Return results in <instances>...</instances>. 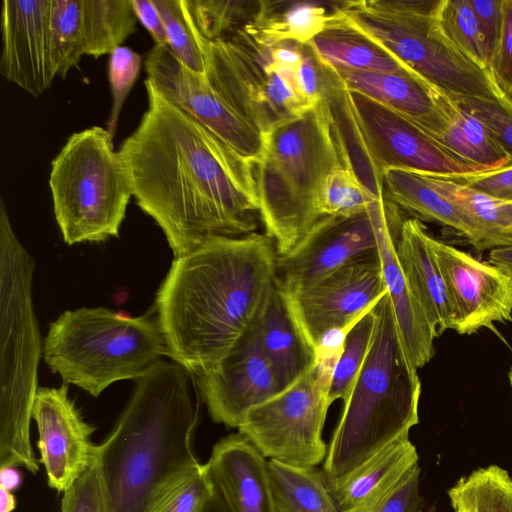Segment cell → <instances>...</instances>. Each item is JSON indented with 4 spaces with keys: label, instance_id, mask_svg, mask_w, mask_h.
I'll return each mask as SVG.
<instances>
[{
    "label": "cell",
    "instance_id": "1",
    "mask_svg": "<svg viewBox=\"0 0 512 512\" xmlns=\"http://www.w3.org/2000/svg\"><path fill=\"white\" fill-rule=\"evenodd\" d=\"M148 107L118 152L138 207L163 231L174 258L213 237L254 233L253 165L144 81Z\"/></svg>",
    "mask_w": 512,
    "mask_h": 512
},
{
    "label": "cell",
    "instance_id": "2",
    "mask_svg": "<svg viewBox=\"0 0 512 512\" xmlns=\"http://www.w3.org/2000/svg\"><path fill=\"white\" fill-rule=\"evenodd\" d=\"M277 257L273 240L254 232L174 258L155 300L166 355L193 376L221 360L260 315Z\"/></svg>",
    "mask_w": 512,
    "mask_h": 512
},
{
    "label": "cell",
    "instance_id": "3",
    "mask_svg": "<svg viewBox=\"0 0 512 512\" xmlns=\"http://www.w3.org/2000/svg\"><path fill=\"white\" fill-rule=\"evenodd\" d=\"M198 419L191 374L179 364L159 360L136 381L96 449L108 512H145L168 482L200 463L192 445Z\"/></svg>",
    "mask_w": 512,
    "mask_h": 512
},
{
    "label": "cell",
    "instance_id": "4",
    "mask_svg": "<svg viewBox=\"0 0 512 512\" xmlns=\"http://www.w3.org/2000/svg\"><path fill=\"white\" fill-rule=\"evenodd\" d=\"M377 324L367 358L344 401L324 461L334 483L396 440L418 421L421 382L402 344L388 293L375 305Z\"/></svg>",
    "mask_w": 512,
    "mask_h": 512
},
{
    "label": "cell",
    "instance_id": "5",
    "mask_svg": "<svg viewBox=\"0 0 512 512\" xmlns=\"http://www.w3.org/2000/svg\"><path fill=\"white\" fill-rule=\"evenodd\" d=\"M342 164L345 160L325 100L264 135L263 155L253 169L259 215L278 256L287 254L322 217L321 187Z\"/></svg>",
    "mask_w": 512,
    "mask_h": 512
},
{
    "label": "cell",
    "instance_id": "6",
    "mask_svg": "<svg viewBox=\"0 0 512 512\" xmlns=\"http://www.w3.org/2000/svg\"><path fill=\"white\" fill-rule=\"evenodd\" d=\"M34 260L17 238L0 205L1 393L0 469L23 467L35 474L30 441L41 339L32 302Z\"/></svg>",
    "mask_w": 512,
    "mask_h": 512
},
{
    "label": "cell",
    "instance_id": "7",
    "mask_svg": "<svg viewBox=\"0 0 512 512\" xmlns=\"http://www.w3.org/2000/svg\"><path fill=\"white\" fill-rule=\"evenodd\" d=\"M323 100L345 164L378 197H384L383 178L390 170L443 177L487 171L380 102L348 89L339 76Z\"/></svg>",
    "mask_w": 512,
    "mask_h": 512
},
{
    "label": "cell",
    "instance_id": "8",
    "mask_svg": "<svg viewBox=\"0 0 512 512\" xmlns=\"http://www.w3.org/2000/svg\"><path fill=\"white\" fill-rule=\"evenodd\" d=\"M162 355L166 346L157 318L105 307L66 310L50 324L43 345L47 366L94 397L115 382L137 381Z\"/></svg>",
    "mask_w": 512,
    "mask_h": 512
},
{
    "label": "cell",
    "instance_id": "9",
    "mask_svg": "<svg viewBox=\"0 0 512 512\" xmlns=\"http://www.w3.org/2000/svg\"><path fill=\"white\" fill-rule=\"evenodd\" d=\"M439 0L338 1L337 11L426 84L452 97L512 104L487 70L456 46L436 20Z\"/></svg>",
    "mask_w": 512,
    "mask_h": 512
},
{
    "label": "cell",
    "instance_id": "10",
    "mask_svg": "<svg viewBox=\"0 0 512 512\" xmlns=\"http://www.w3.org/2000/svg\"><path fill=\"white\" fill-rule=\"evenodd\" d=\"M113 138L101 126L75 132L51 162L53 211L68 245L119 236L133 194Z\"/></svg>",
    "mask_w": 512,
    "mask_h": 512
},
{
    "label": "cell",
    "instance_id": "11",
    "mask_svg": "<svg viewBox=\"0 0 512 512\" xmlns=\"http://www.w3.org/2000/svg\"><path fill=\"white\" fill-rule=\"evenodd\" d=\"M205 76L213 89L263 135L315 105L301 92L295 71L277 65L271 47L245 31L225 41L208 42Z\"/></svg>",
    "mask_w": 512,
    "mask_h": 512
},
{
    "label": "cell",
    "instance_id": "12",
    "mask_svg": "<svg viewBox=\"0 0 512 512\" xmlns=\"http://www.w3.org/2000/svg\"><path fill=\"white\" fill-rule=\"evenodd\" d=\"M341 351V350H340ZM339 350L319 349L315 366L298 381L250 409L238 430L266 458L315 467L327 447L322 430Z\"/></svg>",
    "mask_w": 512,
    "mask_h": 512
},
{
    "label": "cell",
    "instance_id": "13",
    "mask_svg": "<svg viewBox=\"0 0 512 512\" xmlns=\"http://www.w3.org/2000/svg\"><path fill=\"white\" fill-rule=\"evenodd\" d=\"M386 293L376 252L351 261L307 287L284 294L303 334L318 352L328 332L353 325Z\"/></svg>",
    "mask_w": 512,
    "mask_h": 512
},
{
    "label": "cell",
    "instance_id": "14",
    "mask_svg": "<svg viewBox=\"0 0 512 512\" xmlns=\"http://www.w3.org/2000/svg\"><path fill=\"white\" fill-rule=\"evenodd\" d=\"M147 80L250 164L263 155L264 135L234 112L203 74L182 65L168 46L154 45L144 59Z\"/></svg>",
    "mask_w": 512,
    "mask_h": 512
},
{
    "label": "cell",
    "instance_id": "15",
    "mask_svg": "<svg viewBox=\"0 0 512 512\" xmlns=\"http://www.w3.org/2000/svg\"><path fill=\"white\" fill-rule=\"evenodd\" d=\"M377 202L368 211L355 216L319 218L287 254L277 257L276 283L279 288L284 293H291L355 259L378 252L374 216Z\"/></svg>",
    "mask_w": 512,
    "mask_h": 512
},
{
    "label": "cell",
    "instance_id": "16",
    "mask_svg": "<svg viewBox=\"0 0 512 512\" xmlns=\"http://www.w3.org/2000/svg\"><path fill=\"white\" fill-rule=\"evenodd\" d=\"M131 0H51V54L64 79L82 56L110 55L137 30Z\"/></svg>",
    "mask_w": 512,
    "mask_h": 512
},
{
    "label": "cell",
    "instance_id": "17",
    "mask_svg": "<svg viewBox=\"0 0 512 512\" xmlns=\"http://www.w3.org/2000/svg\"><path fill=\"white\" fill-rule=\"evenodd\" d=\"M256 321L221 360L194 376L211 418L231 428L279 393Z\"/></svg>",
    "mask_w": 512,
    "mask_h": 512
},
{
    "label": "cell",
    "instance_id": "18",
    "mask_svg": "<svg viewBox=\"0 0 512 512\" xmlns=\"http://www.w3.org/2000/svg\"><path fill=\"white\" fill-rule=\"evenodd\" d=\"M429 245L453 310V330L473 334L512 320V277L431 235Z\"/></svg>",
    "mask_w": 512,
    "mask_h": 512
},
{
    "label": "cell",
    "instance_id": "19",
    "mask_svg": "<svg viewBox=\"0 0 512 512\" xmlns=\"http://www.w3.org/2000/svg\"><path fill=\"white\" fill-rule=\"evenodd\" d=\"M32 418L48 485L64 493L96 457L97 445L91 441L95 428L82 418L66 384L39 387Z\"/></svg>",
    "mask_w": 512,
    "mask_h": 512
},
{
    "label": "cell",
    "instance_id": "20",
    "mask_svg": "<svg viewBox=\"0 0 512 512\" xmlns=\"http://www.w3.org/2000/svg\"><path fill=\"white\" fill-rule=\"evenodd\" d=\"M51 0H4L0 74L34 97L57 76L51 54Z\"/></svg>",
    "mask_w": 512,
    "mask_h": 512
},
{
    "label": "cell",
    "instance_id": "21",
    "mask_svg": "<svg viewBox=\"0 0 512 512\" xmlns=\"http://www.w3.org/2000/svg\"><path fill=\"white\" fill-rule=\"evenodd\" d=\"M374 216L387 293L406 354L412 365L419 369L433 357L437 337L413 296L398 261L396 239L403 219L399 208L385 197L375 204Z\"/></svg>",
    "mask_w": 512,
    "mask_h": 512
},
{
    "label": "cell",
    "instance_id": "22",
    "mask_svg": "<svg viewBox=\"0 0 512 512\" xmlns=\"http://www.w3.org/2000/svg\"><path fill=\"white\" fill-rule=\"evenodd\" d=\"M207 464L230 512H276L267 460L243 435L217 442Z\"/></svg>",
    "mask_w": 512,
    "mask_h": 512
},
{
    "label": "cell",
    "instance_id": "23",
    "mask_svg": "<svg viewBox=\"0 0 512 512\" xmlns=\"http://www.w3.org/2000/svg\"><path fill=\"white\" fill-rule=\"evenodd\" d=\"M429 238L420 219H403L396 239V253L413 296L439 337L445 330L454 329L455 318Z\"/></svg>",
    "mask_w": 512,
    "mask_h": 512
},
{
    "label": "cell",
    "instance_id": "24",
    "mask_svg": "<svg viewBox=\"0 0 512 512\" xmlns=\"http://www.w3.org/2000/svg\"><path fill=\"white\" fill-rule=\"evenodd\" d=\"M256 324L280 393L315 366L318 352L303 334L276 279Z\"/></svg>",
    "mask_w": 512,
    "mask_h": 512
},
{
    "label": "cell",
    "instance_id": "25",
    "mask_svg": "<svg viewBox=\"0 0 512 512\" xmlns=\"http://www.w3.org/2000/svg\"><path fill=\"white\" fill-rule=\"evenodd\" d=\"M416 464V447L405 436L327 484L340 512H374Z\"/></svg>",
    "mask_w": 512,
    "mask_h": 512
},
{
    "label": "cell",
    "instance_id": "26",
    "mask_svg": "<svg viewBox=\"0 0 512 512\" xmlns=\"http://www.w3.org/2000/svg\"><path fill=\"white\" fill-rule=\"evenodd\" d=\"M334 70L348 89L380 102L440 141L446 119L431 86L420 78L409 73Z\"/></svg>",
    "mask_w": 512,
    "mask_h": 512
},
{
    "label": "cell",
    "instance_id": "27",
    "mask_svg": "<svg viewBox=\"0 0 512 512\" xmlns=\"http://www.w3.org/2000/svg\"><path fill=\"white\" fill-rule=\"evenodd\" d=\"M384 197L416 216L449 227L474 246L484 251V237L461 208L441 194L424 174L390 170L383 178Z\"/></svg>",
    "mask_w": 512,
    "mask_h": 512
},
{
    "label": "cell",
    "instance_id": "28",
    "mask_svg": "<svg viewBox=\"0 0 512 512\" xmlns=\"http://www.w3.org/2000/svg\"><path fill=\"white\" fill-rule=\"evenodd\" d=\"M337 5L326 27L309 42L322 60L336 69L413 74L379 44L348 24L338 13Z\"/></svg>",
    "mask_w": 512,
    "mask_h": 512
},
{
    "label": "cell",
    "instance_id": "29",
    "mask_svg": "<svg viewBox=\"0 0 512 512\" xmlns=\"http://www.w3.org/2000/svg\"><path fill=\"white\" fill-rule=\"evenodd\" d=\"M337 1L263 0L260 14L245 32L261 45L309 43L328 24Z\"/></svg>",
    "mask_w": 512,
    "mask_h": 512
},
{
    "label": "cell",
    "instance_id": "30",
    "mask_svg": "<svg viewBox=\"0 0 512 512\" xmlns=\"http://www.w3.org/2000/svg\"><path fill=\"white\" fill-rule=\"evenodd\" d=\"M431 88L446 119L440 142L461 158L485 170L508 166L509 157L485 124L447 94Z\"/></svg>",
    "mask_w": 512,
    "mask_h": 512
},
{
    "label": "cell",
    "instance_id": "31",
    "mask_svg": "<svg viewBox=\"0 0 512 512\" xmlns=\"http://www.w3.org/2000/svg\"><path fill=\"white\" fill-rule=\"evenodd\" d=\"M445 197L458 205L484 237L485 250L512 244V201L495 197L448 177L424 174Z\"/></svg>",
    "mask_w": 512,
    "mask_h": 512
},
{
    "label": "cell",
    "instance_id": "32",
    "mask_svg": "<svg viewBox=\"0 0 512 512\" xmlns=\"http://www.w3.org/2000/svg\"><path fill=\"white\" fill-rule=\"evenodd\" d=\"M267 465L276 512H340L324 472L273 459Z\"/></svg>",
    "mask_w": 512,
    "mask_h": 512
},
{
    "label": "cell",
    "instance_id": "33",
    "mask_svg": "<svg viewBox=\"0 0 512 512\" xmlns=\"http://www.w3.org/2000/svg\"><path fill=\"white\" fill-rule=\"evenodd\" d=\"M200 35L208 42L229 40L250 27L263 0H186Z\"/></svg>",
    "mask_w": 512,
    "mask_h": 512
},
{
    "label": "cell",
    "instance_id": "34",
    "mask_svg": "<svg viewBox=\"0 0 512 512\" xmlns=\"http://www.w3.org/2000/svg\"><path fill=\"white\" fill-rule=\"evenodd\" d=\"M163 21L167 46L186 68L205 75L204 38L198 32L186 0H152Z\"/></svg>",
    "mask_w": 512,
    "mask_h": 512
},
{
    "label": "cell",
    "instance_id": "35",
    "mask_svg": "<svg viewBox=\"0 0 512 512\" xmlns=\"http://www.w3.org/2000/svg\"><path fill=\"white\" fill-rule=\"evenodd\" d=\"M375 305L348 330L344 338L329 388L330 405L338 399L343 402L347 399L367 358L377 324Z\"/></svg>",
    "mask_w": 512,
    "mask_h": 512
},
{
    "label": "cell",
    "instance_id": "36",
    "mask_svg": "<svg viewBox=\"0 0 512 512\" xmlns=\"http://www.w3.org/2000/svg\"><path fill=\"white\" fill-rule=\"evenodd\" d=\"M207 463H199L168 482L145 512H204L215 493Z\"/></svg>",
    "mask_w": 512,
    "mask_h": 512
},
{
    "label": "cell",
    "instance_id": "37",
    "mask_svg": "<svg viewBox=\"0 0 512 512\" xmlns=\"http://www.w3.org/2000/svg\"><path fill=\"white\" fill-rule=\"evenodd\" d=\"M383 198L373 194L349 166L342 164L334 168L323 182L319 212L321 216H355L368 211Z\"/></svg>",
    "mask_w": 512,
    "mask_h": 512
},
{
    "label": "cell",
    "instance_id": "38",
    "mask_svg": "<svg viewBox=\"0 0 512 512\" xmlns=\"http://www.w3.org/2000/svg\"><path fill=\"white\" fill-rule=\"evenodd\" d=\"M436 20L447 39L490 74L488 58L470 0H439Z\"/></svg>",
    "mask_w": 512,
    "mask_h": 512
},
{
    "label": "cell",
    "instance_id": "39",
    "mask_svg": "<svg viewBox=\"0 0 512 512\" xmlns=\"http://www.w3.org/2000/svg\"><path fill=\"white\" fill-rule=\"evenodd\" d=\"M450 490L469 500L477 512H512V478L499 466L474 470Z\"/></svg>",
    "mask_w": 512,
    "mask_h": 512
},
{
    "label": "cell",
    "instance_id": "40",
    "mask_svg": "<svg viewBox=\"0 0 512 512\" xmlns=\"http://www.w3.org/2000/svg\"><path fill=\"white\" fill-rule=\"evenodd\" d=\"M142 66V57L131 48L120 46L110 55L108 80L111 89L112 106L106 129L114 137L123 105L136 83Z\"/></svg>",
    "mask_w": 512,
    "mask_h": 512
},
{
    "label": "cell",
    "instance_id": "41",
    "mask_svg": "<svg viewBox=\"0 0 512 512\" xmlns=\"http://www.w3.org/2000/svg\"><path fill=\"white\" fill-rule=\"evenodd\" d=\"M61 512H108L97 454L91 465L64 492Z\"/></svg>",
    "mask_w": 512,
    "mask_h": 512
},
{
    "label": "cell",
    "instance_id": "42",
    "mask_svg": "<svg viewBox=\"0 0 512 512\" xmlns=\"http://www.w3.org/2000/svg\"><path fill=\"white\" fill-rule=\"evenodd\" d=\"M449 97L485 124L509 157L508 166H512V104L480 98Z\"/></svg>",
    "mask_w": 512,
    "mask_h": 512
},
{
    "label": "cell",
    "instance_id": "43",
    "mask_svg": "<svg viewBox=\"0 0 512 512\" xmlns=\"http://www.w3.org/2000/svg\"><path fill=\"white\" fill-rule=\"evenodd\" d=\"M490 74L500 91L512 98V0H502L501 33Z\"/></svg>",
    "mask_w": 512,
    "mask_h": 512
},
{
    "label": "cell",
    "instance_id": "44",
    "mask_svg": "<svg viewBox=\"0 0 512 512\" xmlns=\"http://www.w3.org/2000/svg\"><path fill=\"white\" fill-rule=\"evenodd\" d=\"M419 477L416 464L374 512H434L420 494Z\"/></svg>",
    "mask_w": 512,
    "mask_h": 512
},
{
    "label": "cell",
    "instance_id": "45",
    "mask_svg": "<svg viewBox=\"0 0 512 512\" xmlns=\"http://www.w3.org/2000/svg\"><path fill=\"white\" fill-rule=\"evenodd\" d=\"M490 65L498 45L502 26V0H470Z\"/></svg>",
    "mask_w": 512,
    "mask_h": 512
},
{
    "label": "cell",
    "instance_id": "46",
    "mask_svg": "<svg viewBox=\"0 0 512 512\" xmlns=\"http://www.w3.org/2000/svg\"><path fill=\"white\" fill-rule=\"evenodd\" d=\"M448 178L495 197L512 201V166Z\"/></svg>",
    "mask_w": 512,
    "mask_h": 512
},
{
    "label": "cell",
    "instance_id": "47",
    "mask_svg": "<svg viewBox=\"0 0 512 512\" xmlns=\"http://www.w3.org/2000/svg\"><path fill=\"white\" fill-rule=\"evenodd\" d=\"M135 15L158 46H167V38L160 13L152 0H131Z\"/></svg>",
    "mask_w": 512,
    "mask_h": 512
},
{
    "label": "cell",
    "instance_id": "48",
    "mask_svg": "<svg viewBox=\"0 0 512 512\" xmlns=\"http://www.w3.org/2000/svg\"><path fill=\"white\" fill-rule=\"evenodd\" d=\"M488 259L490 264L512 277V244L491 249Z\"/></svg>",
    "mask_w": 512,
    "mask_h": 512
},
{
    "label": "cell",
    "instance_id": "49",
    "mask_svg": "<svg viewBox=\"0 0 512 512\" xmlns=\"http://www.w3.org/2000/svg\"><path fill=\"white\" fill-rule=\"evenodd\" d=\"M448 496L454 512H477L476 507L463 496L452 490L448 491Z\"/></svg>",
    "mask_w": 512,
    "mask_h": 512
},
{
    "label": "cell",
    "instance_id": "50",
    "mask_svg": "<svg viewBox=\"0 0 512 512\" xmlns=\"http://www.w3.org/2000/svg\"><path fill=\"white\" fill-rule=\"evenodd\" d=\"M0 474H1L0 487L11 490L12 488H15L18 486V484L20 482V476H19V473L17 471H15V468L0 469Z\"/></svg>",
    "mask_w": 512,
    "mask_h": 512
},
{
    "label": "cell",
    "instance_id": "51",
    "mask_svg": "<svg viewBox=\"0 0 512 512\" xmlns=\"http://www.w3.org/2000/svg\"><path fill=\"white\" fill-rule=\"evenodd\" d=\"M204 512H230L217 487L215 489L213 497L207 504Z\"/></svg>",
    "mask_w": 512,
    "mask_h": 512
},
{
    "label": "cell",
    "instance_id": "52",
    "mask_svg": "<svg viewBox=\"0 0 512 512\" xmlns=\"http://www.w3.org/2000/svg\"><path fill=\"white\" fill-rule=\"evenodd\" d=\"M0 512H12L16 508V500L11 490L0 487Z\"/></svg>",
    "mask_w": 512,
    "mask_h": 512
},
{
    "label": "cell",
    "instance_id": "53",
    "mask_svg": "<svg viewBox=\"0 0 512 512\" xmlns=\"http://www.w3.org/2000/svg\"><path fill=\"white\" fill-rule=\"evenodd\" d=\"M509 380H510V384L512 386V368H511V370L509 372Z\"/></svg>",
    "mask_w": 512,
    "mask_h": 512
}]
</instances>
